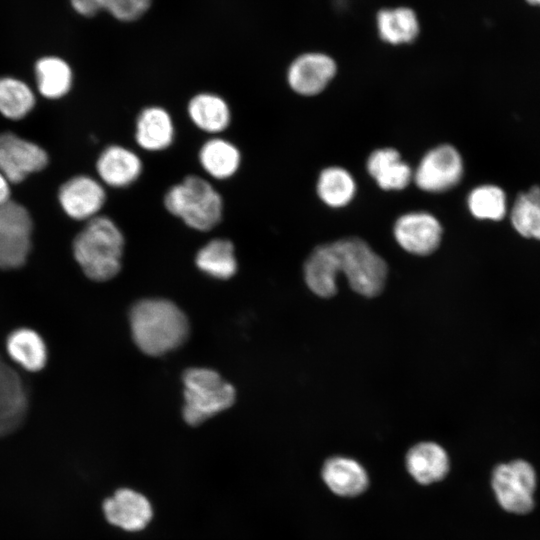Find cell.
<instances>
[{
    "label": "cell",
    "mask_w": 540,
    "mask_h": 540,
    "mask_svg": "<svg viewBox=\"0 0 540 540\" xmlns=\"http://www.w3.org/2000/svg\"><path fill=\"white\" fill-rule=\"evenodd\" d=\"M388 267L364 240L347 237L317 246L304 263V279L319 297L337 293V276L343 273L350 287L365 297L378 295L385 284Z\"/></svg>",
    "instance_id": "obj_1"
},
{
    "label": "cell",
    "mask_w": 540,
    "mask_h": 540,
    "mask_svg": "<svg viewBox=\"0 0 540 540\" xmlns=\"http://www.w3.org/2000/svg\"><path fill=\"white\" fill-rule=\"evenodd\" d=\"M129 322L135 344L149 356H161L175 350L189 335L186 315L167 299L137 301L130 309Z\"/></svg>",
    "instance_id": "obj_2"
},
{
    "label": "cell",
    "mask_w": 540,
    "mask_h": 540,
    "mask_svg": "<svg viewBox=\"0 0 540 540\" xmlns=\"http://www.w3.org/2000/svg\"><path fill=\"white\" fill-rule=\"evenodd\" d=\"M125 238L116 222L105 215L88 221L73 240V255L83 273L97 282L108 281L121 270Z\"/></svg>",
    "instance_id": "obj_3"
},
{
    "label": "cell",
    "mask_w": 540,
    "mask_h": 540,
    "mask_svg": "<svg viewBox=\"0 0 540 540\" xmlns=\"http://www.w3.org/2000/svg\"><path fill=\"white\" fill-rule=\"evenodd\" d=\"M163 205L173 217L199 232H209L223 219L224 201L210 180L197 174L186 175L170 186Z\"/></svg>",
    "instance_id": "obj_4"
},
{
    "label": "cell",
    "mask_w": 540,
    "mask_h": 540,
    "mask_svg": "<svg viewBox=\"0 0 540 540\" xmlns=\"http://www.w3.org/2000/svg\"><path fill=\"white\" fill-rule=\"evenodd\" d=\"M183 418L191 426L230 408L236 398L234 387L209 368L194 367L183 374Z\"/></svg>",
    "instance_id": "obj_5"
},
{
    "label": "cell",
    "mask_w": 540,
    "mask_h": 540,
    "mask_svg": "<svg viewBox=\"0 0 540 540\" xmlns=\"http://www.w3.org/2000/svg\"><path fill=\"white\" fill-rule=\"evenodd\" d=\"M491 487L499 506L516 515L530 513L535 507L537 474L524 459H514L494 467Z\"/></svg>",
    "instance_id": "obj_6"
},
{
    "label": "cell",
    "mask_w": 540,
    "mask_h": 540,
    "mask_svg": "<svg viewBox=\"0 0 540 540\" xmlns=\"http://www.w3.org/2000/svg\"><path fill=\"white\" fill-rule=\"evenodd\" d=\"M33 221L21 204L9 201L0 207V270L21 268L31 250Z\"/></svg>",
    "instance_id": "obj_7"
},
{
    "label": "cell",
    "mask_w": 540,
    "mask_h": 540,
    "mask_svg": "<svg viewBox=\"0 0 540 540\" xmlns=\"http://www.w3.org/2000/svg\"><path fill=\"white\" fill-rule=\"evenodd\" d=\"M463 172V160L458 150L443 144L429 150L422 157L413 173V179L421 190L440 193L456 186Z\"/></svg>",
    "instance_id": "obj_8"
},
{
    "label": "cell",
    "mask_w": 540,
    "mask_h": 540,
    "mask_svg": "<svg viewBox=\"0 0 540 540\" xmlns=\"http://www.w3.org/2000/svg\"><path fill=\"white\" fill-rule=\"evenodd\" d=\"M47 164L48 155L39 145L11 132L0 133V172L10 183L23 181Z\"/></svg>",
    "instance_id": "obj_9"
},
{
    "label": "cell",
    "mask_w": 540,
    "mask_h": 540,
    "mask_svg": "<svg viewBox=\"0 0 540 540\" xmlns=\"http://www.w3.org/2000/svg\"><path fill=\"white\" fill-rule=\"evenodd\" d=\"M337 72L333 58L321 52L300 54L289 64L286 79L289 87L302 96L321 93Z\"/></svg>",
    "instance_id": "obj_10"
},
{
    "label": "cell",
    "mask_w": 540,
    "mask_h": 540,
    "mask_svg": "<svg viewBox=\"0 0 540 540\" xmlns=\"http://www.w3.org/2000/svg\"><path fill=\"white\" fill-rule=\"evenodd\" d=\"M107 198L104 184L88 175H77L59 189L58 199L72 219L88 221L98 215Z\"/></svg>",
    "instance_id": "obj_11"
},
{
    "label": "cell",
    "mask_w": 540,
    "mask_h": 540,
    "mask_svg": "<svg viewBox=\"0 0 540 540\" xmlns=\"http://www.w3.org/2000/svg\"><path fill=\"white\" fill-rule=\"evenodd\" d=\"M442 232L438 219L424 211L400 216L393 228L397 243L405 251L420 256L429 255L439 247Z\"/></svg>",
    "instance_id": "obj_12"
},
{
    "label": "cell",
    "mask_w": 540,
    "mask_h": 540,
    "mask_svg": "<svg viewBox=\"0 0 540 540\" xmlns=\"http://www.w3.org/2000/svg\"><path fill=\"white\" fill-rule=\"evenodd\" d=\"M99 180L116 189L132 186L143 173V162L140 156L129 147L111 144L105 147L96 161Z\"/></svg>",
    "instance_id": "obj_13"
},
{
    "label": "cell",
    "mask_w": 540,
    "mask_h": 540,
    "mask_svg": "<svg viewBox=\"0 0 540 540\" xmlns=\"http://www.w3.org/2000/svg\"><path fill=\"white\" fill-rule=\"evenodd\" d=\"M175 136V123L166 108L160 105H149L137 114L134 140L142 150L150 153L167 150L174 143Z\"/></svg>",
    "instance_id": "obj_14"
},
{
    "label": "cell",
    "mask_w": 540,
    "mask_h": 540,
    "mask_svg": "<svg viewBox=\"0 0 540 540\" xmlns=\"http://www.w3.org/2000/svg\"><path fill=\"white\" fill-rule=\"evenodd\" d=\"M28 410V394L20 375L0 359V438L15 431Z\"/></svg>",
    "instance_id": "obj_15"
},
{
    "label": "cell",
    "mask_w": 540,
    "mask_h": 540,
    "mask_svg": "<svg viewBox=\"0 0 540 540\" xmlns=\"http://www.w3.org/2000/svg\"><path fill=\"white\" fill-rule=\"evenodd\" d=\"M186 113L198 130L210 136L221 135L232 122L229 103L221 95L210 91L194 94L187 102Z\"/></svg>",
    "instance_id": "obj_16"
},
{
    "label": "cell",
    "mask_w": 540,
    "mask_h": 540,
    "mask_svg": "<svg viewBox=\"0 0 540 540\" xmlns=\"http://www.w3.org/2000/svg\"><path fill=\"white\" fill-rule=\"evenodd\" d=\"M197 158L205 174L216 181L233 178L242 164L239 147L221 135L206 139L199 147Z\"/></svg>",
    "instance_id": "obj_17"
},
{
    "label": "cell",
    "mask_w": 540,
    "mask_h": 540,
    "mask_svg": "<svg viewBox=\"0 0 540 540\" xmlns=\"http://www.w3.org/2000/svg\"><path fill=\"white\" fill-rule=\"evenodd\" d=\"M103 511L109 523L128 531L143 529L152 517L149 501L130 489H120L106 499Z\"/></svg>",
    "instance_id": "obj_18"
},
{
    "label": "cell",
    "mask_w": 540,
    "mask_h": 540,
    "mask_svg": "<svg viewBox=\"0 0 540 540\" xmlns=\"http://www.w3.org/2000/svg\"><path fill=\"white\" fill-rule=\"evenodd\" d=\"M321 476L327 487L342 497L360 495L369 485L365 468L355 459L345 456L328 458L322 466Z\"/></svg>",
    "instance_id": "obj_19"
},
{
    "label": "cell",
    "mask_w": 540,
    "mask_h": 540,
    "mask_svg": "<svg viewBox=\"0 0 540 540\" xmlns=\"http://www.w3.org/2000/svg\"><path fill=\"white\" fill-rule=\"evenodd\" d=\"M406 468L412 478L422 485L442 480L449 472L450 461L445 449L435 442H420L406 454Z\"/></svg>",
    "instance_id": "obj_20"
},
{
    "label": "cell",
    "mask_w": 540,
    "mask_h": 540,
    "mask_svg": "<svg viewBox=\"0 0 540 540\" xmlns=\"http://www.w3.org/2000/svg\"><path fill=\"white\" fill-rule=\"evenodd\" d=\"M367 171L383 190H402L411 179V167L402 160L394 148H380L373 151L367 159Z\"/></svg>",
    "instance_id": "obj_21"
},
{
    "label": "cell",
    "mask_w": 540,
    "mask_h": 540,
    "mask_svg": "<svg viewBox=\"0 0 540 540\" xmlns=\"http://www.w3.org/2000/svg\"><path fill=\"white\" fill-rule=\"evenodd\" d=\"M6 350L18 366L29 372H38L47 363L46 343L39 333L30 328L12 331L6 340Z\"/></svg>",
    "instance_id": "obj_22"
},
{
    "label": "cell",
    "mask_w": 540,
    "mask_h": 540,
    "mask_svg": "<svg viewBox=\"0 0 540 540\" xmlns=\"http://www.w3.org/2000/svg\"><path fill=\"white\" fill-rule=\"evenodd\" d=\"M379 37L391 45L413 42L420 30L416 13L408 7L385 8L376 16Z\"/></svg>",
    "instance_id": "obj_23"
},
{
    "label": "cell",
    "mask_w": 540,
    "mask_h": 540,
    "mask_svg": "<svg viewBox=\"0 0 540 540\" xmlns=\"http://www.w3.org/2000/svg\"><path fill=\"white\" fill-rule=\"evenodd\" d=\"M195 264L210 277L226 280L233 277L238 269L234 244L226 238H214L196 253Z\"/></svg>",
    "instance_id": "obj_24"
},
{
    "label": "cell",
    "mask_w": 540,
    "mask_h": 540,
    "mask_svg": "<svg viewBox=\"0 0 540 540\" xmlns=\"http://www.w3.org/2000/svg\"><path fill=\"white\" fill-rule=\"evenodd\" d=\"M35 77L39 92L49 99L66 95L73 82L70 65L57 56L40 58L35 64Z\"/></svg>",
    "instance_id": "obj_25"
},
{
    "label": "cell",
    "mask_w": 540,
    "mask_h": 540,
    "mask_svg": "<svg viewBox=\"0 0 540 540\" xmlns=\"http://www.w3.org/2000/svg\"><path fill=\"white\" fill-rule=\"evenodd\" d=\"M316 190L319 198L332 208L349 204L356 192L353 176L346 169L338 166L327 167L321 171Z\"/></svg>",
    "instance_id": "obj_26"
},
{
    "label": "cell",
    "mask_w": 540,
    "mask_h": 540,
    "mask_svg": "<svg viewBox=\"0 0 540 540\" xmlns=\"http://www.w3.org/2000/svg\"><path fill=\"white\" fill-rule=\"evenodd\" d=\"M513 228L525 238L540 240V186L520 193L510 213Z\"/></svg>",
    "instance_id": "obj_27"
},
{
    "label": "cell",
    "mask_w": 540,
    "mask_h": 540,
    "mask_svg": "<svg viewBox=\"0 0 540 540\" xmlns=\"http://www.w3.org/2000/svg\"><path fill=\"white\" fill-rule=\"evenodd\" d=\"M35 95L23 81L13 77L0 78V113L11 120L24 118L35 105Z\"/></svg>",
    "instance_id": "obj_28"
},
{
    "label": "cell",
    "mask_w": 540,
    "mask_h": 540,
    "mask_svg": "<svg viewBox=\"0 0 540 540\" xmlns=\"http://www.w3.org/2000/svg\"><path fill=\"white\" fill-rule=\"evenodd\" d=\"M467 205L472 216L479 220L500 221L507 211L506 194L496 185H480L469 193Z\"/></svg>",
    "instance_id": "obj_29"
},
{
    "label": "cell",
    "mask_w": 540,
    "mask_h": 540,
    "mask_svg": "<svg viewBox=\"0 0 540 540\" xmlns=\"http://www.w3.org/2000/svg\"><path fill=\"white\" fill-rule=\"evenodd\" d=\"M153 0H106L104 11L122 23L140 20L151 9Z\"/></svg>",
    "instance_id": "obj_30"
},
{
    "label": "cell",
    "mask_w": 540,
    "mask_h": 540,
    "mask_svg": "<svg viewBox=\"0 0 540 540\" xmlns=\"http://www.w3.org/2000/svg\"><path fill=\"white\" fill-rule=\"evenodd\" d=\"M106 0H70L74 11L83 17H93L104 11Z\"/></svg>",
    "instance_id": "obj_31"
},
{
    "label": "cell",
    "mask_w": 540,
    "mask_h": 540,
    "mask_svg": "<svg viewBox=\"0 0 540 540\" xmlns=\"http://www.w3.org/2000/svg\"><path fill=\"white\" fill-rule=\"evenodd\" d=\"M10 201V182L0 172V207Z\"/></svg>",
    "instance_id": "obj_32"
},
{
    "label": "cell",
    "mask_w": 540,
    "mask_h": 540,
    "mask_svg": "<svg viewBox=\"0 0 540 540\" xmlns=\"http://www.w3.org/2000/svg\"><path fill=\"white\" fill-rule=\"evenodd\" d=\"M527 2L533 5H540V0H527Z\"/></svg>",
    "instance_id": "obj_33"
}]
</instances>
